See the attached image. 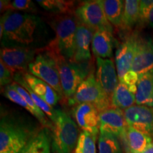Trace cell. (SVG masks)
Listing matches in <instances>:
<instances>
[{
	"label": "cell",
	"instance_id": "obj_38",
	"mask_svg": "<svg viewBox=\"0 0 153 153\" xmlns=\"http://www.w3.org/2000/svg\"><path fill=\"white\" fill-rule=\"evenodd\" d=\"M0 153H19L16 152V151H11V150H5L2 151V152H0Z\"/></svg>",
	"mask_w": 153,
	"mask_h": 153
},
{
	"label": "cell",
	"instance_id": "obj_5",
	"mask_svg": "<svg viewBox=\"0 0 153 153\" xmlns=\"http://www.w3.org/2000/svg\"><path fill=\"white\" fill-rule=\"evenodd\" d=\"M89 103L97 107L99 112L113 108L111 99L107 97L97 83L94 74H91L78 87L74 96L68 99L70 106Z\"/></svg>",
	"mask_w": 153,
	"mask_h": 153
},
{
	"label": "cell",
	"instance_id": "obj_19",
	"mask_svg": "<svg viewBox=\"0 0 153 153\" xmlns=\"http://www.w3.org/2000/svg\"><path fill=\"white\" fill-rule=\"evenodd\" d=\"M116 40L113 33L106 30H96L91 42V50L97 57L106 59L113 55Z\"/></svg>",
	"mask_w": 153,
	"mask_h": 153
},
{
	"label": "cell",
	"instance_id": "obj_30",
	"mask_svg": "<svg viewBox=\"0 0 153 153\" xmlns=\"http://www.w3.org/2000/svg\"><path fill=\"white\" fill-rule=\"evenodd\" d=\"M86 79L91 74H94V60L92 58L89 60L80 61V62H73Z\"/></svg>",
	"mask_w": 153,
	"mask_h": 153
},
{
	"label": "cell",
	"instance_id": "obj_12",
	"mask_svg": "<svg viewBox=\"0 0 153 153\" xmlns=\"http://www.w3.org/2000/svg\"><path fill=\"white\" fill-rule=\"evenodd\" d=\"M123 114L128 126L153 135V108L135 105Z\"/></svg>",
	"mask_w": 153,
	"mask_h": 153
},
{
	"label": "cell",
	"instance_id": "obj_6",
	"mask_svg": "<svg viewBox=\"0 0 153 153\" xmlns=\"http://www.w3.org/2000/svg\"><path fill=\"white\" fill-rule=\"evenodd\" d=\"M29 132L20 123L4 117L0 124V152L16 151L20 153L29 140Z\"/></svg>",
	"mask_w": 153,
	"mask_h": 153
},
{
	"label": "cell",
	"instance_id": "obj_22",
	"mask_svg": "<svg viewBox=\"0 0 153 153\" xmlns=\"http://www.w3.org/2000/svg\"><path fill=\"white\" fill-rule=\"evenodd\" d=\"M20 153H51V138L46 128L30 137Z\"/></svg>",
	"mask_w": 153,
	"mask_h": 153
},
{
	"label": "cell",
	"instance_id": "obj_13",
	"mask_svg": "<svg viewBox=\"0 0 153 153\" xmlns=\"http://www.w3.org/2000/svg\"><path fill=\"white\" fill-rule=\"evenodd\" d=\"M99 111L94 105L84 103L74 106L73 115L78 126L83 131L98 136L100 131V118Z\"/></svg>",
	"mask_w": 153,
	"mask_h": 153
},
{
	"label": "cell",
	"instance_id": "obj_9",
	"mask_svg": "<svg viewBox=\"0 0 153 153\" xmlns=\"http://www.w3.org/2000/svg\"><path fill=\"white\" fill-rule=\"evenodd\" d=\"M50 52L52 53L57 62L63 94L68 99H70L75 94L79 85L85 80V77L74 62L51 51Z\"/></svg>",
	"mask_w": 153,
	"mask_h": 153
},
{
	"label": "cell",
	"instance_id": "obj_31",
	"mask_svg": "<svg viewBox=\"0 0 153 153\" xmlns=\"http://www.w3.org/2000/svg\"><path fill=\"white\" fill-rule=\"evenodd\" d=\"M10 9L36 12L37 11L36 5L30 0H14L10 4Z\"/></svg>",
	"mask_w": 153,
	"mask_h": 153
},
{
	"label": "cell",
	"instance_id": "obj_7",
	"mask_svg": "<svg viewBox=\"0 0 153 153\" xmlns=\"http://www.w3.org/2000/svg\"><path fill=\"white\" fill-rule=\"evenodd\" d=\"M74 14L79 22L94 30H106L113 33L112 25L106 19L101 0L84 1L76 7Z\"/></svg>",
	"mask_w": 153,
	"mask_h": 153
},
{
	"label": "cell",
	"instance_id": "obj_11",
	"mask_svg": "<svg viewBox=\"0 0 153 153\" xmlns=\"http://www.w3.org/2000/svg\"><path fill=\"white\" fill-rule=\"evenodd\" d=\"M131 70L139 76L153 71V40L151 38L137 36Z\"/></svg>",
	"mask_w": 153,
	"mask_h": 153
},
{
	"label": "cell",
	"instance_id": "obj_15",
	"mask_svg": "<svg viewBox=\"0 0 153 153\" xmlns=\"http://www.w3.org/2000/svg\"><path fill=\"white\" fill-rule=\"evenodd\" d=\"M137 36H131L122 43L116 53V65L118 80H121L126 73L131 70L137 44Z\"/></svg>",
	"mask_w": 153,
	"mask_h": 153
},
{
	"label": "cell",
	"instance_id": "obj_18",
	"mask_svg": "<svg viewBox=\"0 0 153 153\" xmlns=\"http://www.w3.org/2000/svg\"><path fill=\"white\" fill-rule=\"evenodd\" d=\"M127 153H141L153 141L152 135L128 126L121 139Z\"/></svg>",
	"mask_w": 153,
	"mask_h": 153
},
{
	"label": "cell",
	"instance_id": "obj_26",
	"mask_svg": "<svg viewBox=\"0 0 153 153\" xmlns=\"http://www.w3.org/2000/svg\"><path fill=\"white\" fill-rule=\"evenodd\" d=\"M11 86L14 88L19 94L22 96L23 98L24 99V100L28 103V104L31 107L32 109H33L34 111V117L37 118L38 121H39L43 126H45V127H52V123L49 121L48 118L46 114H45L41 108H38V107L36 106L35 103H34V101H33V99H31L30 94L28 92V91L26 90V89H25L24 88L22 87L20 85H19L17 82L14 81L11 84Z\"/></svg>",
	"mask_w": 153,
	"mask_h": 153
},
{
	"label": "cell",
	"instance_id": "obj_27",
	"mask_svg": "<svg viewBox=\"0 0 153 153\" xmlns=\"http://www.w3.org/2000/svg\"><path fill=\"white\" fill-rule=\"evenodd\" d=\"M140 22V1L126 0L123 17L122 28L131 29Z\"/></svg>",
	"mask_w": 153,
	"mask_h": 153
},
{
	"label": "cell",
	"instance_id": "obj_20",
	"mask_svg": "<svg viewBox=\"0 0 153 153\" xmlns=\"http://www.w3.org/2000/svg\"><path fill=\"white\" fill-rule=\"evenodd\" d=\"M135 104L150 108L153 107V71L139 76Z\"/></svg>",
	"mask_w": 153,
	"mask_h": 153
},
{
	"label": "cell",
	"instance_id": "obj_34",
	"mask_svg": "<svg viewBox=\"0 0 153 153\" xmlns=\"http://www.w3.org/2000/svg\"><path fill=\"white\" fill-rule=\"evenodd\" d=\"M153 5V0H142L140 1V21L144 18L148 11Z\"/></svg>",
	"mask_w": 153,
	"mask_h": 153
},
{
	"label": "cell",
	"instance_id": "obj_37",
	"mask_svg": "<svg viewBox=\"0 0 153 153\" xmlns=\"http://www.w3.org/2000/svg\"><path fill=\"white\" fill-rule=\"evenodd\" d=\"M141 153H153V141Z\"/></svg>",
	"mask_w": 153,
	"mask_h": 153
},
{
	"label": "cell",
	"instance_id": "obj_24",
	"mask_svg": "<svg viewBox=\"0 0 153 153\" xmlns=\"http://www.w3.org/2000/svg\"><path fill=\"white\" fill-rule=\"evenodd\" d=\"M14 81L17 82L19 85H20L22 87L24 88L25 89L28 91V92L30 94L31 99H33L36 106L38 108H40L46 114L48 118L52 120V122L55 121V117H56V114H55V110L53 109L52 106H50L48 104H47L45 101H43L41 98H40L38 96L33 92L31 90V89L28 87V85L25 82V80L23 77L22 73H16L14 76Z\"/></svg>",
	"mask_w": 153,
	"mask_h": 153
},
{
	"label": "cell",
	"instance_id": "obj_2",
	"mask_svg": "<svg viewBox=\"0 0 153 153\" xmlns=\"http://www.w3.org/2000/svg\"><path fill=\"white\" fill-rule=\"evenodd\" d=\"M79 20L74 14H60L53 19L55 38L45 48L72 61L75 53V35Z\"/></svg>",
	"mask_w": 153,
	"mask_h": 153
},
{
	"label": "cell",
	"instance_id": "obj_36",
	"mask_svg": "<svg viewBox=\"0 0 153 153\" xmlns=\"http://www.w3.org/2000/svg\"><path fill=\"white\" fill-rule=\"evenodd\" d=\"M10 4L11 2L9 1H4V0H1V12L2 13V11H4L5 10L9 11L11 10L10 9Z\"/></svg>",
	"mask_w": 153,
	"mask_h": 153
},
{
	"label": "cell",
	"instance_id": "obj_1",
	"mask_svg": "<svg viewBox=\"0 0 153 153\" xmlns=\"http://www.w3.org/2000/svg\"><path fill=\"white\" fill-rule=\"evenodd\" d=\"M41 19L35 15L9 10L1 17L0 38L3 47H28L37 37Z\"/></svg>",
	"mask_w": 153,
	"mask_h": 153
},
{
	"label": "cell",
	"instance_id": "obj_10",
	"mask_svg": "<svg viewBox=\"0 0 153 153\" xmlns=\"http://www.w3.org/2000/svg\"><path fill=\"white\" fill-rule=\"evenodd\" d=\"M96 79L107 97L111 99L118 85V76L112 59L97 57Z\"/></svg>",
	"mask_w": 153,
	"mask_h": 153
},
{
	"label": "cell",
	"instance_id": "obj_21",
	"mask_svg": "<svg viewBox=\"0 0 153 153\" xmlns=\"http://www.w3.org/2000/svg\"><path fill=\"white\" fill-rule=\"evenodd\" d=\"M106 19L116 27H122L125 1L122 0H101Z\"/></svg>",
	"mask_w": 153,
	"mask_h": 153
},
{
	"label": "cell",
	"instance_id": "obj_32",
	"mask_svg": "<svg viewBox=\"0 0 153 153\" xmlns=\"http://www.w3.org/2000/svg\"><path fill=\"white\" fill-rule=\"evenodd\" d=\"M14 80V74L8 68L2 60H0V85L2 87L4 86L11 85Z\"/></svg>",
	"mask_w": 153,
	"mask_h": 153
},
{
	"label": "cell",
	"instance_id": "obj_29",
	"mask_svg": "<svg viewBox=\"0 0 153 153\" xmlns=\"http://www.w3.org/2000/svg\"><path fill=\"white\" fill-rule=\"evenodd\" d=\"M97 137L85 131L80 133L74 153H97L96 140Z\"/></svg>",
	"mask_w": 153,
	"mask_h": 153
},
{
	"label": "cell",
	"instance_id": "obj_16",
	"mask_svg": "<svg viewBox=\"0 0 153 153\" xmlns=\"http://www.w3.org/2000/svg\"><path fill=\"white\" fill-rule=\"evenodd\" d=\"M95 31L79 21L75 35V53L72 62H80L91 58L90 44Z\"/></svg>",
	"mask_w": 153,
	"mask_h": 153
},
{
	"label": "cell",
	"instance_id": "obj_25",
	"mask_svg": "<svg viewBox=\"0 0 153 153\" xmlns=\"http://www.w3.org/2000/svg\"><path fill=\"white\" fill-rule=\"evenodd\" d=\"M74 1L65 0H38L37 3L41 6L45 10L54 12L57 14H74Z\"/></svg>",
	"mask_w": 153,
	"mask_h": 153
},
{
	"label": "cell",
	"instance_id": "obj_8",
	"mask_svg": "<svg viewBox=\"0 0 153 153\" xmlns=\"http://www.w3.org/2000/svg\"><path fill=\"white\" fill-rule=\"evenodd\" d=\"M38 51L30 47H2L0 55L1 60L14 76L28 70V66L34 60Z\"/></svg>",
	"mask_w": 153,
	"mask_h": 153
},
{
	"label": "cell",
	"instance_id": "obj_33",
	"mask_svg": "<svg viewBox=\"0 0 153 153\" xmlns=\"http://www.w3.org/2000/svg\"><path fill=\"white\" fill-rule=\"evenodd\" d=\"M139 79V75L136 72L130 70L125 75L123 76L121 80L119 82L120 83H123L127 87H131V86L137 85V82Z\"/></svg>",
	"mask_w": 153,
	"mask_h": 153
},
{
	"label": "cell",
	"instance_id": "obj_17",
	"mask_svg": "<svg viewBox=\"0 0 153 153\" xmlns=\"http://www.w3.org/2000/svg\"><path fill=\"white\" fill-rule=\"evenodd\" d=\"M23 77L31 90L50 106H55L61 97L55 89L46 82L30 74L29 72H21Z\"/></svg>",
	"mask_w": 153,
	"mask_h": 153
},
{
	"label": "cell",
	"instance_id": "obj_35",
	"mask_svg": "<svg viewBox=\"0 0 153 153\" xmlns=\"http://www.w3.org/2000/svg\"><path fill=\"white\" fill-rule=\"evenodd\" d=\"M140 22L148 25L149 27L153 28V5L148 11V12L145 14L144 18L141 19Z\"/></svg>",
	"mask_w": 153,
	"mask_h": 153
},
{
	"label": "cell",
	"instance_id": "obj_23",
	"mask_svg": "<svg viewBox=\"0 0 153 153\" xmlns=\"http://www.w3.org/2000/svg\"><path fill=\"white\" fill-rule=\"evenodd\" d=\"M113 108L126 110L135 103V94L132 93L126 85L118 83L111 98Z\"/></svg>",
	"mask_w": 153,
	"mask_h": 153
},
{
	"label": "cell",
	"instance_id": "obj_3",
	"mask_svg": "<svg viewBox=\"0 0 153 153\" xmlns=\"http://www.w3.org/2000/svg\"><path fill=\"white\" fill-rule=\"evenodd\" d=\"M53 126V150L55 153H71L78 142V128L75 122L66 113L55 110Z\"/></svg>",
	"mask_w": 153,
	"mask_h": 153
},
{
	"label": "cell",
	"instance_id": "obj_28",
	"mask_svg": "<svg viewBox=\"0 0 153 153\" xmlns=\"http://www.w3.org/2000/svg\"><path fill=\"white\" fill-rule=\"evenodd\" d=\"M99 153H123L118 137L108 133H101L99 136Z\"/></svg>",
	"mask_w": 153,
	"mask_h": 153
},
{
	"label": "cell",
	"instance_id": "obj_14",
	"mask_svg": "<svg viewBox=\"0 0 153 153\" xmlns=\"http://www.w3.org/2000/svg\"><path fill=\"white\" fill-rule=\"evenodd\" d=\"M100 133H108L122 139L126 135L128 126L122 110L111 108L99 114Z\"/></svg>",
	"mask_w": 153,
	"mask_h": 153
},
{
	"label": "cell",
	"instance_id": "obj_4",
	"mask_svg": "<svg viewBox=\"0 0 153 153\" xmlns=\"http://www.w3.org/2000/svg\"><path fill=\"white\" fill-rule=\"evenodd\" d=\"M28 71L32 75L46 82L58 93L60 97L64 95L57 62L52 53L45 48L36 55L28 66Z\"/></svg>",
	"mask_w": 153,
	"mask_h": 153
}]
</instances>
